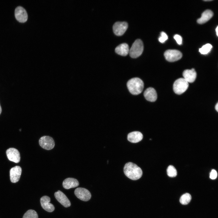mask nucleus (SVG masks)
I'll return each mask as SVG.
<instances>
[{
  "instance_id": "f3484780",
  "label": "nucleus",
  "mask_w": 218,
  "mask_h": 218,
  "mask_svg": "<svg viewBox=\"0 0 218 218\" xmlns=\"http://www.w3.org/2000/svg\"><path fill=\"white\" fill-rule=\"evenodd\" d=\"M79 183L78 180L73 178H68L63 181L62 185L63 187L67 189L78 187Z\"/></svg>"
},
{
  "instance_id": "39448f33",
  "label": "nucleus",
  "mask_w": 218,
  "mask_h": 218,
  "mask_svg": "<svg viewBox=\"0 0 218 218\" xmlns=\"http://www.w3.org/2000/svg\"><path fill=\"white\" fill-rule=\"evenodd\" d=\"M166 59L169 62H173L180 60L182 56L181 52L175 49H169L164 53Z\"/></svg>"
},
{
  "instance_id": "c756f323",
  "label": "nucleus",
  "mask_w": 218,
  "mask_h": 218,
  "mask_svg": "<svg viewBox=\"0 0 218 218\" xmlns=\"http://www.w3.org/2000/svg\"><path fill=\"white\" fill-rule=\"evenodd\" d=\"M212 1V0H204L205 1Z\"/></svg>"
},
{
  "instance_id": "bb28decb",
  "label": "nucleus",
  "mask_w": 218,
  "mask_h": 218,
  "mask_svg": "<svg viewBox=\"0 0 218 218\" xmlns=\"http://www.w3.org/2000/svg\"><path fill=\"white\" fill-rule=\"evenodd\" d=\"M215 109L217 112H218V103H217L215 106Z\"/></svg>"
},
{
  "instance_id": "4468645a",
  "label": "nucleus",
  "mask_w": 218,
  "mask_h": 218,
  "mask_svg": "<svg viewBox=\"0 0 218 218\" xmlns=\"http://www.w3.org/2000/svg\"><path fill=\"white\" fill-rule=\"evenodd\" d=\"M197 73L194 69H186L183 73V78L188 83H193L195 81L197 77Z\"/></svg>"
},
{
  "instance_id": "ddd939ff",
  "label": "nucleus",
  "mask_w": 218,
  "mask_h": 218,
  "mask_svg": "<svg viewBox=\"0 0 218 218\" xmlns=\"http://www.w3.org/2000/svg\"><path fill=\"white\" fill-rule=\"evenodd\" d=\"M22 171L21 168L19 166H16L10 170V179L11 182L15 183L18 182L20 178Z\"/></svg>"
},
{
  "instance_id": "6e6552de",
  "label": "nucleus",
  "mask_w": 218,
  "mask_h": 218,
  "mask_svg": "<svg viewBox=\"0 0 218 218\" xmlns=\"http://www.w3.org/2000/svg\"><path fill=\"white\" fill-rule=\"evenodd\" d=\"M128 26V24L125 21L116 22L113 27L114 32L117 36L122 35L126 31Z\"/></svg>"
},
{
  "instance_id": "6ab92c4d",
  "label": "nucleus",
  "mask_w": 218,
  "mask_h": 218,
  "mask_svg": "<svg viewBox=\"0 0 218 218\" xmlns=\"http://www.w3.org/2000/svg\"><path fill=\"white\" fill-rule=\"evenodd\" d=\"M129 46L125 43L120 44L115 49V51L117 54L123 56H126L129 53Z\"/></svg>"
},
{
  "instance_id": "423d86ee",
  "label": "nucleus",
  "mask_w": 218,
  "mask_h": 218,
  "mask_svg": "<svg viewBox=\"0 0 218 218\" xmlns=\"http://www.w3.org/2000/svg\"><path fill=\"white\" fill-rule=\"evenodd\" d=\"M39 142L40 146L46 150L52 149L55 145L54 141L53 138L48 136H44L41 137Z\"/></svg>"
},
{
  "instance_id": "5701e85b",
  "label": "nucleus",
  "mask_w": 218,
  "mask_h": 218,
  "mask_svg": "<svg viewBox=\"0 0 218 218\" xmlns=\"http://www.w3.org/2000/svg\"><path fill=\"white\" fill-rule=\"evenodd\" d=\"M212 48V46L211 44H207L200 48L199 51L201 54H206L210 51Z\"/></svg>"
},
{
  "instance_id": "aec40b11",
  "label": "nucleus",
  "mask_w": 218,
  "mask_h": 218,
  "mask_svg": "<svg viewBox=\"0 0 218 218\" xmlns=\"http://www.w3.org/2000/svg\"><path fill=\"white\" fill-rule=\"evenodd\" d=\"M191 195L188 193L183 194L180 197V203L183 205H187L191 201Z\"/></svg>"
},
{
  "instance_id": "393cba45",
  "label": "nucleus",
  "mask_w": 218,
  "mask_h": 218,
  "mask_svg": "<svg viewBox=\"0 0 218 218\" xmlns=\"http://www.w3.org/2000/svg\"><path fill=\"white\" fill-rule=\"evenodd\" d=\"M217 175L216 171L214 169H213L210 173V177L211 179L214 180L216 178Z\"/></svg>"
},
{
  "instance_id": "9d476101",
  "label": "nucleus",
  "mask_w": 218,
  "mask_h": 218,
  "mask_svg": "<svg viewBox=\"0 0 218 218\" xmlns=\"http://www.w3.org/2000/svg\"><path fill=\"white\" fill-rule=\"evenodd\" d=\"M6 154L8 159L10 161L15 163H18L20 161V153L16 149L14 148L8 149L6 151Z\"/></svg>"
},
{
  "instance_id": "dca6fc26",
  "label": "nucleus",
  "mask_w": 218,
  "mask_h": 218,
  "mask_svg": "<svg viewBox=\"0 0 218 218\" xmlns=\"http://www.w3.org/2000/svg\"><path fill=\"white\" fill-rule=\"evenodd\" d=\"M143 138V135L140 132L134 131L129 133L127 135L128 140L132 143H136L140 141Z\"/></svg>"
},
{
  "instance_id": "a211bd4d",
  "label": "nucleus",
  "mask_w": 218,
  "mask_h": 218,
  "mask_svg": "<svg viewBox=\"0 0 218 218\" xmlns=\"http://www.w3.org/2000/svg\"><path fill=\"white\" fill-rule=\"evenodd\" d=\"M213 15L212 11L210 10H206L202 13L201 17L197 19V22L199 24H204L211 18Z\"/></svg>"
},
{
  "instance_id": "f257e3e1",
  "label": "nucleus",
  "mask_w": 218,
  "mask_h": 218,
  "mask_svg": "<svg viewBox=\"0 0 218 218\" xmlns=\"http://www.w3.org/2000/svg\"><path fill=\"white\" fill-rule=\"evenodd\" d=\"M125 175L129 179L136 180L140 179L143 174L141 169L135 164L132 162L127 163L124 168Z\"/></svg>"
},
{
  "instance_id": "a878e982",
  "label": "nucleus",
  "mask_w": 218,
  "mask_h": 218,
  "mask_svg": "<svg viewBox=\"0 0 218 218\" xmlns=\"http://www.w3.org/2000/svg\"><path fill=\"white\" fill-rule=\"evenodd\" d=\"M174 38L178 44L180 45L182 44V39L180 36L177 34L175 35L174 36Z\"/></svg>"
},
{
  "instance_id": "9b49d317",
  "label": "nucleus",
  "mask_w": 218,
  "mask_h": 218,
  "mask_svg": "<svg viewBox=\"0 0 218 218\" xmlns=\"http://www.w3.org/2000/svg\"><path fill=\"white\" fill-rule=\"evenodd\" d=\"M54 195L58 201L64 207H68L71 206L70 200L65 194L61 191L58 190L55 192Z\"/></svg>"
},
{
  "instance_id": "7ed1b4c3",
  "label": "nucleus",
  "mask_w": 218,
  "mask_h": 218,
  "mask_svg": "<svg viewBox=\"0 0 218 218\" xmlns=\"http://www.w3.org/2000/svg\"><path fill=\"white\" fill-rule=\"evenodd\" d=\"M143 49L144 45L142 41L140 39H137L129 49V53L131 58H136L141 55Z\"/></svg>"
},
{
  "instance_id": "cd10ccee",
  "label": "nucleus",
  "mask_w": 218,
  "mask_h": 218,
  "mask_svg": "<svg viewBox=\"0 0 218 218\" xmlns=\"http://www.w3.org/2000/svg\"><path fill=\"white\" fill-rule=\"evenodd\" d=\"M216 35L218 36V26H217V27L216 28Z\"/></svg>"
},
{
  "instance_id": "4be33fe9",
  "label": "nucleus",
  "mask_w": 218,
  "mask_h": 218,
  "mask_svg": "<svg viewBox=\"0 0 218 218\" xmlns=\"http://www.w3.org/2000/svg\"><path fill=\"white\" fill-rule=\"evenodd\" d=\"M167 173L170 177H175L177 174L176 169L172 165L169 166L167 169Z\"/></svg>"
},
{
  "instance_id": "f03ea898",
  "label": "nucleus",
  "mask_w": 218,
  "mask_h": 218,
  "mask_svg": "<svg viewBox=\"0 0 218 218\" xmlns=\"http://www.w3.org/2000/svg\"><path fill=\"white\" fill-rule=\"evenodd\" d=\"M127 86L130 92L133 95H138L142 91L144 88L143 81L140 78H134L129 80Z\"/></svg>"
},
{
  "instance_id": "20e7f679",
  "label": "nucleus",
  "mask_w": 218,
  "mask_h": 218,
  "mask_svg": "<svg viewBox=\"0 0 218 218\" xmlns=\"http://www.w3.org/2000/svg\"><path fill=\"white\" fill-rule=\"evenodd\" d=\"M188 86L189 83L183 78H180L174 82L173 89L176 94H181L187 90Z\"/></svg>"
},
{
  "instance_id": "2eb2a0df",
  "label": "nucleus",
  "mask_w": 218,
  "mask_h": 218,
  "mask_svg": "<svg viewBox=\"0 0 218 218\" xmlns=\"http://www.w3.org/2000/svg\"><path fill=\"white\" fill-rule=\"evenodd\" d=\"M144 96L148 101L154 102L157 98V94L156 90L153 88L149 87L144 91Z\"/></svg>"
},
{
  "instance_id": "412c9836",
  "label": "nucleus",
  "mask_w": 218,
  "mask_h": 218,
  "mask_svg": "<svg viewBox=\"0 0 218 218\" xmlns=\"http://www.w3.org/2000/svg\"><path fill=\"white\" fill-rule=\"evenodd\" d=\"M23 218H38V216L35 211L29 210L24 214Z\"/></svg>"
},
{
  "instance_id": "0eeeda50",
  "label": "nucleus",
  "mask_w": 218,
  "mask_h": 218,
  "mask_svg": "<svg viewBox=\"0 0 218 218\" xmlns=\"http://www.w3.org/2000/svg\"><path fill=\"white\" fill-rule=\"evenodd\" d=\"M74 193L78 198L83 201H88L90 200L91 197L90 191L85 188H77L75 190Z\"/></svg>"
},
{
  "instance_id": "c85d7f7f",
  "label": "nucleus",
  "mask_w": 218,
  "mask_h": 218,
  "mask_svg": "<svg viewBox=\"0 0 218 218\" xmlns=\"http://www.w3.org/2000/svg\"><path fill=\"white\" fill-rule=\"evenodd\" d=\"M2 107H1V106L0 104V115L2 112Z\"/></svg>"
},
{
  "instance_id": "b1692460",
  "label": "nucleus",
  "mask_w": 218,
  "mask_h": 218,
  "mask_svg": "<svg viewBox=\"0 0 218 218\" xmlns=\"http://www.w3.org/2000/svg\"><path fill=\"white\" fill-rule=\"evenodd\" d=\"M160 34L161 36L159 38V41L160 42L163 43L168 39V36L163 31H162Z\"/></svg>"
},
{
  "instance_id": "1a4fd4ad",
  "label": "nucleus",
  "mask_w": 218,
  "mask_h": 218,
  "mask_svg": "<svg viewBox=\"0 0 218 218\" xmlns=\"http://www.w3.org/2000/svg\"><path fill=\"white\" fill-rule=\"evenodd\" d=\"M16 19L19 22L23 23L26 21L28 19V15L25 9L23 7H17L15 11Z\"/></svg>"
},
{
  "instance_id": "f8f14e48",
  "label": "nucleus",
  "mask_w": 218,
  "mask_h": 218,
  "mask_svg": "<svg viewBox=\"0 0 218 218\" xmlns=\"http://www.w3.org/2000/svg\"><path fill=\"white\" fill-rule=\"evenodd\" d=\"M50 198L47 196L42 197L40 200L42 208L49 212H53L55 209L53 205L50 203Z\"/></svg>"
}]
</instances>
